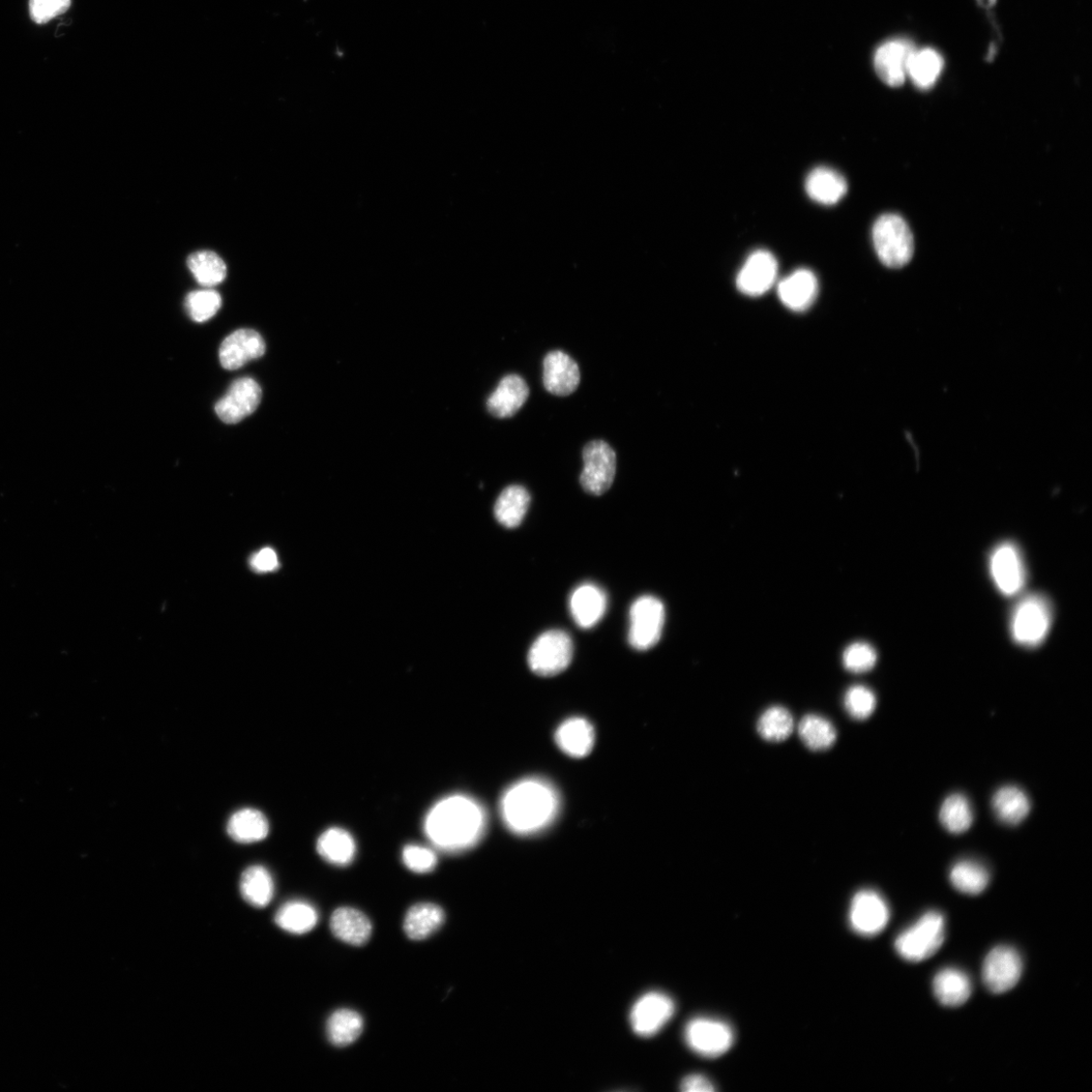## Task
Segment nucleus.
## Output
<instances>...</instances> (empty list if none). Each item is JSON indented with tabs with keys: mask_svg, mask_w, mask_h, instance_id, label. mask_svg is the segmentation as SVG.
I'll list each match as a JSON object with an SVG mask.
<instances>
[{
	"mask_svg": "<svg viewBox=\"0 0 1092 1092\" xmlns=\"http://www.w3.org/2000/svg\"><path fill=\"white\" fill-rule=\"evenodd\" d=\"M848 715L855 721L868 720L876 708V696L873 691L862 685L851 687L844 698Z\"/></svg>",
	"mask_w": 1092,
	"mask_h": 1092,
	"instance_id": "41",
	"label": "nucleus"
},
{
	"mask_svg": "<svg viewBox=\"0 0 1092 1092\" xmlns=\"http://www.w3.org/2000/svg\"><path fill=\"white\" fill-rule=\"evenodd\" d=\"M265 348L267 346L258 332L250 329L235 331L221 344V365L228 371L240 370L247 363L261 358Z\"/></svg>",
	"mask_w": 1092,
	"mask_h": 1092,
	"instance_id": "17",
	"label": "nucleus"
},
{
	"mask_svg": "<svg viewBox=\"0 0 1092 1092\" xmlns=\"http://www.w3.org/2000/svg\"><path fill=\"white\" fill-rule=\"evenodd\" d=\"M330 928L337 939L352 946H363L372 932L371 923L366 914L351 907L336 909L330 920Z\"/></svg>",
	"mask_w": 1092,
	"mask_h": 1092,
	"instance_id": "24",
	"label": "nucleus"
},
{
	"mask_svg": "<svg viewBox=\"0 0 1092 1092\" xmlns=\"http://www.w3.org/2000/svg\"><path fill=\"white\" fill-rule=\"evenodd\" d=\"M872 240L879 260L890 269L903 268L912 258L914 240L909 226L897 214H884L874 223Z\"/></svg>",
	"mask_w": 1092,
	"mask_h": 1092,
	"instance_id": "3",
	"label": "nucleus"
},
{
	"mask_svg": "<svg viewBox=\"0 0 1092 1092\" xmlns=\"http://www.w3.org/2000/svg\"><path fill=\"white\" fill-rule=\"evenodd\" d=\"M803 743L811 751H825L837 741V730L829 721L817 715L805 717L799 724Z\"/></svg>",
	"mask_w": 1092,
	"mask_h": 1092,
	"instance_id": "34",
	"label": "nucleus"
},
{
	"mask_svg": "<svg viewBox=\"0 0 1092 1092\" xmlns=\"http://www.w3.org/2000/svg\"><path fill=\"white\" fill-rule=\"evenodd\" d=\"M946 938L942 914L929 911L895 939L897 954L905 961L919 963L933 957Z\"/></svg>",
	"mask_w": 1092,
	"mask_h": 1092,
	"instance_id": "4",
	"label": "nucleus"
},
{
	"mask_svg": "<svg viewBox=\"0 0 1092 1092\" xmlns=\"http://www.w3.org/2000/svg\"><path fill=\"white\" fill-rule=\"evenodd\" d=\"M950 881L958 892L968 895L983 894L989 883V873L978 862L964 860L953 866Z\"/></svg>",
	"mask_w": 1092,
	"mask_h": 1092,
	"instance_id": "36",
	"label": "nucleus"
},
{
	"mask_svg": "<svg viewBox=\"0 0 1092 1092\" xmlns=\"http://www.w3.org/2000/svg\"><path fill=\"white\" fill-rule=\"evenodd\" d=\"M317 850L325 861L336 866H346L356 857L357 845L348 832L333 828L322 834Z\"/></svg>",
	"mask_w": 1092,
	"mask_h": 1092,
	"instance_id": "29",
	"label": "nucleus"
},
{
	"mask_svg": "<svg viewBox=\"0 0 1092 1092\" xmlns=\"http://www.w3.org/2000/svg\"><path fill=\"white\" fill-rule=\"evenodd\" d=\"M688 1047L705 1058H718L725 1054L734 1043V1032L726 1023L712 1018H696L684 1030Z\"/></svg>",
	"mask_w": 1092,
	"mask_h": 1092,
	"instance_id": "9",
	"label": "nucleus"
},
{
	"mask_svg": "<svg viewBox=\"0 0 1092 1092\" xmlns=\"http://www.w3.org/2000/svg\"><path fill=\"white\" fill-rule=\"evenodd\" d=\"M877 663L875 648L867 642H854L846 648L843 655L845 668L852 673H865Z\"/></svg>",
	"mask_w": 1092,
	"mask_h": 1092,
	"instance_id": "42",
	"label": "nucleus"
},
{
	"mask_svg": "<svg viewBox=\"0 0 1092 1092\" xmlns=\"http://www.w3.org/2000/svg\"><path fill=\"white\" fill-rule=\"evenodd\" d=\"M629 641L636 651H647L660 641L665 626L666 611L661 600L642 596L631 608Z\"/></svg>",
	"mask_w": 1092,
	"mask_h": 1092,
	"instance_id": "7",
	"label": "nucleus"
},
{
	"mask_svg": "<svg viewBox=\"0 0 1092 1092\" xmlns=\"http://www.w3.org/2000/svg\"><path fill=\"white\" fill-rule=\"evenodd\" d=\"M778 277V261L768 250H757L737 274L736 286L748 297H760L770 290Z\"/></svg>",
	"mask_w": 1092,
	"mask_h": 1092,
	"instance_id": "13",
	"label": "nucleus"
},
{
	"mask_svg": "<svg viewBox=\"0 0 1092 1092\" xmlns=\"http://www.w3.org/2000/svg\"><path fill=\"white\" fill-rule=\"evenodd\" d=\"M992 808L996 817L1005 824L1018 825L1029 813L1030 803L1026 794L1016 786L1000 788L993 796Z\"/></svg>",
	"mask_w": 1092,
	"mask_h": 1092,
	"instance_id": "28",
	"label": "nucleus"
},
{
	"mask_svg": "<svg viewBox=\"0 0 1092 1092\" xmlns=\"http://www.w3.org/2000/svg\"><path fill=\"white\" fill-rule=\"evenodd\" d=\"M681 1090L685 1092H712L716 1091L717 1088L707 1077L700 1074H692L683 1079Z\"/></svg>",
	"mask_w": 1092,
	"mask_h": 1092,
	"instance_id": "46",
	"label": "nucleus"
},
{
	"mask_svg": "<svg viewBox=\"0 0 1092 1092\" xmlns=\"http://www.w3.org/2000/svg\"><path fill=\"white\" fill-rule=\"evenodd\" d=\"M529 397V388L518 374H508L502 378L495 392L487 401V408L497 418H509L523 407Z\"/></svg>",
	"mask_w": 1092,
	"mask_h": 1092,
	"instance_id": "21",
	"label": "nucleus"
},
{
	"mask_svg": "<svg viewBox=\"0 0 1092 1092\" xmlns=\"http://www.w3.org/2000/svg\"><path fill=\"white\" fill-rule=\"evenodd\" d=\"M849 919L853 932L863 937H875L889 925L891 910L877 892L864 890L852 897Z\"/></svg>",
	"mask_w": 1092,
	"mask_h": 1092,
	"instance_id": "10",
	"label": "nucleus"
},
{
	"mask_svg": "<svg viewBox=\"0 0 1092 1092\" xmlns=\"http://www.w3.org/2000/svg\"><path fill=\"white\" fill-rule=\"evenodd\" d=\"M979 3L982 7L989 8L994 5L995 0H979Z\"/></svg>",
	"mask_w": 1092,
	"mask_h": 1092,
	"instance_id": "47",
	"label": "nucleus"
},
{
	"mask_svg": "<svg viewBox=\"0 0 1092 1092\" xmlns=\"http://www.w3.org/2000/svg\"><path fill=\"white\" fill-rule=\"evenodd\" d=\"M757 729L764 741L781 743L793 732L794 720L785 707L772 706L761 716Z\"/></svg>",
	"mask_w": 1092,
	"mask_h": 1092,
	"instance_id": "39",
	"label": "nucleus"
},
{
	"mask_svg": "<svg viewBox=\"0 0 1092 1092\" xmlns=\"http://www.w3.org/2000/svg\"><path fill=\"white\" fill-rule=\"evenodd\" d=\"M317 909L309 902L292 900L284 903L276 914V923L284 931L292 935H305L318 924Z\"/></svg>",
	"mask_w": 1092,
	"mask_h": 1092,
	"instance_id": "30",
	"label": "nucleus"
},
{
	"mask_svg": "<svg viewBox=\"0 0 1092 1092\" xmlns=\"http://www.w3.org/2000/svg\"><path fill=\"white\" fill-rule=\"evenodd\" d=\"M933 990L940 1005L958 1008L968 1001L972 993V983L967 974L955 968L939 972L933 983Z\"/></svg>",
	"mask_w": 1092,
	"mask_h": 1092,
	"instance_id": "25",
	"label": "nucleus"
},
{
	"mask_svg": "<svg viewBox=\"0 0 1092 1092\" xmlns=\"http://www.w3.org/2000/svg\"><path fill=\"white\" fill-rule=\"evenodd\" d=\"M364 1030V1019L351 1010L336 1011L328 1023V1036L331 1044L346 1047L356 1042Z\"/></svg>",
	"mask_w": 1092,
	"mask_h": 1092,
	"instance_id": "35",
	"label": "nucleus"
},
{
	"mask_svg": "<svg viewBox=\"0 0 1092 1092\" xmlns=\"http://www.w3.org/2000/svg\"><path fill=\"white\" fill-rule=\"evenodd\" d=\"M221 305L220 293L209 287L191 292L186 302L189 315L197 323H203L213 318L220 310Z\"/></svg>",
	"mask_w": 1092,
	"mask_h": 1092,
	"instance_id": "40",
	"label": "nucleus"
},
{
	"mask_svg": "<svg viewBox=\"0 0 1092 1092\" xmlns=\"http://www.w3.org/2000/svg\"><path fill=\"white\" fill-rule=\"evenodd\" d=\"M500 809L502 818L512 833L535 835L546 829L556 818L559 797L548 782L538 778L524 779L504 793Z\"/></svg>",
	"mask_w": 1092,
	"mask_h": 1092,
	"instance_id": "2",
	"label": "nucleus"
},
{
	"mask_svg": "<svg viewBox=\"0 0 1092 1092\" xmlns=\"http://www.w3.org/2000/svg\"><path fill=\"white\" fill-rule=\"evenodd\" d=\"M280 566L277 552L270 547L257 551L251 557V567L257 573H271Z\"/></svg>",
	"mask_w": 1092,
	"mask_h": 1092,
	"instance_id": "45",
	"label": "nucleus"
},
{
	"mask_svg": "<svg viewBox=\"0 0 1092 1092\" xmlns=\"http://www.w3.org/2000/svg\"><path fill=\"white\" fill-rule=\"evenodd\" d=\"M942 67V58L937 51L914 50L909 59L907 75L920 90H929L937 82Z\"/></svg>",
	"mask_w": 1092,
	"mask_h": 1092,
	"instance_id": "33",
	"label": "nucleus"
},
{
	"mask_svg": "<svg viewBox=\"0 0 1092 1092\" xmlns=\"http://www.w3.org/2000/svg\"><path fill=\"white\" fill-rule=\"evenodd\" d=\"M405 866L412 872L426 874L433 871L437 865V855L434 851L419 845L405 847L402 854Z\"/></svg>",
	"mask_w": 1092,
	"mask_h": 1092,
	"instance_id": "43",
	"label": "nucleus"
},
{
	"mask_svg": "<svg viewBox=\"0 0 1092 1092\" xmlns=\"http://www.w3.org/2000/svg\"><path fill=\"white\" fill-rule=\"evenodd\" d=\"M1022 973L1023 961L1018 951L1012 947L999 946L985 958L983 968V983L994 994L1006 993L1019 983Z\"/></svg>",
	"mask_w": 1092,
	"mask_h": 1092,
	"instance_id": "12",
	"label": "nucleus"
},
{
	"mask_svg": "<svg viewBox=\"0 0 1092 1092\" xmlns=\"http://www.w3.org/2000/svg\"><path fill=\"white\" fill-rule=\"evenodd\" d=\"M188 265L197 283L205 287L221 284L227 276L225 262L213 251L195 252L189 257Z\"/></svg>",
	"mask_w": 1092,
	"mask_h": 1092,
	"instance_id": "37",
	"label": "nucleus"
},
{
	"mask_svg": "<svg viewBox=\"0 0 1092 1092\" xmlns=\"http://www.w3.org/2000/svg\"><path fill=\"white\" fill-rule=\"evenodd\" d=\"M818 281L807 269L793 272L778 284V296L785 307L794 312H804L815 302Z\"/></svg>",
	"mask_w": 1092,
	"mask_h": 1092,
	"instance_id": "19",
	"label": "nucleus"
},
{
	"mask_svg": "<svg viewBox=\"0 0 1092 1092\" xmlns=\"http://www.w3.org/2000/svg\"><path fill=\"white\" fill-rule=\"evenodd\" d=\"M973 809L962 794H952L944 801L939 810V821L949 833L960 835L967 832L973 823Z\"/></svg>",
	"mask_w": 1092,
	"mask_h": 1092,
	"instance_id": "38",
	"label": "nucleus"
},
{
	"mask_svg": "<svg viewBox=\"0 0 1092 1092\" xmlns=\"http://www.w3.org/2000/svg\"><path fill=\"white\" fill-rule=\"evenodd\" d=\"M806 191L815 202L823 205L838 203L848 193V183L842 173L828 166H818L807 177Z\"/></svg>",
	"mask_w": 1092,
	"mask_h": 1092,
	"instance_id": "22",
	"label": "nucleus"
},
{
	"mask_svg": "<svg viewBox=\"0 0 1092 1092\" xmlns=\"http://www.w3.org/2000/svg\"><path fill=\"white\" fill-rule=\"evenodd\" d=\"M529 492L520 485H512L502 492L496 501L495 517L507 528L518 527L530 505Z\"/></svg>",
	"mask_w": 1092,
	"mask_h": 1092,
	"instance_id": "27",
	"label": "nucleus"
},
{
	"mask_svg": "<svg viewBox=\"0 0 1092 1092\" xmlns=\"http://www.w3.org/2000/svg\"><path fill=\"white\" fill-rule=\"evenodd\" d=\"M555 742L568 756L581 759L592 752L595 731L586 720L574 718L560 724L555 732Z\"/></svg>",
	"mask_w": 1092,
	"mask_h": 1092,
	"instance_id": "23",
	"label": "nucleus"
},
{
	"mask_svg": "<svg viewBox=\"0 0 1092 1092\" xmlns=\"http://www.w3.org/2000/svg\"><path fill=\"white\" fill-rule=\"evenodd\" d=\"M244 900L254 907H265L275 895L274 879L268 869L252 866L244 871L240 881Z\"/></svg>",
	"mask_w": 1092,
	"mask_h": 1092,
	"instance_id": "31",
	"label": "nucleus"
},
{
	"mask_svg": "<svg viewBox=\"0 0 1092 1092\" xmlns=\"http://www.w3.org/2000/svg\"><path fill=\"white\" fill-rule=\"evenodd\" d=\"M487 815L471 797L456 794L438 802L424 820V832L431 844L447 852H461L474 848L485 835Z\"/></svg>",
	"mask_w": 1092,
	"mask_h": 1092,
	"instance_id": "1",
	"label": "nucleus"
},
{
	"mask_svg": "<svg viewBox=\"0 0 1092 1092\" xmlns=\"http://www.w3.org/2000/svg\"><path fill=\"white\" fill-rule=\"evenodd\" d=\"M990 572L1003 595L1018 594L1026 583V569L1017 546L1012 543L999 545L990 556Z\"/></svg>",
	"mask_w": 1092,
	"mask_h": 1092,
	"instance_id": "15",
	"label": "nucleus"
},
{
	"mask_svg": "<svg viewBox=\"0 0 1092 1092\" xmlns=\"http://www.w3.org/2000/svg\"><path fill=\"white\" fill-rule=\"evenodd\" d=\"M913 51V47L906 41L884 43L874 57V67L879 78L889 86H901L905 81Z\"/></svg>",
	"mask_w": 1092,
	"mask_h": 1092,
	"instance_id": "18",
	"label": "nucleus"
},
{
	"mask_svg": "<svg viewBox=\"0 0 1092 1092\" xmlns=\"http://www.w3.org/2000/svg\"><path fill=\"white\" fill-rule=\"evenodd\" d=\"M583 460L582 488L588 494L603 495L611 488L616 476L614 450L603 440H593L584 448Z\"/></svg>",
	"mask_w": 1092,
	"mask_h": 1092,
	"instance_id": "8",
	"label": "nucleus"
},
{
	"mask_svg": "<svg viewBox=\"0 0 1092 1092\" xmlns=\"http://www.w3.org/2000/svg\"><path fill=\"white\" fill-rule=\"evenodd\" d=\"M261 397V388L254 379L243 377L235 380L227 394L217 403V415L224 423H240L256 411Z\"/></svg>",
	"mask_w": 1092,
	"mask_h": 1092,
	"instance_id": "14",
	"label": "nucleus"
},
{
	"mask_svg": "<svg viewBox=\"0 0 1092 1092\" xmlns=\"http://www.w3.org/2000/svg\"><path fill=\"white\" fill-rule=\"evenodd\" d=\"M445 911L433 903L412 906L404 921V930L411 939L422 940L436 933L445 923Z\"/></svg>",
	"mask_w": 1092,
	"mask_h": 1092,
	"instance_id": "26",
	"label": "nucleus"
},
{
	"mask_svg": "<svg viewBox=\"0 0 1092 1092\" xmlns=\"http://www.w3.org/2000/svg\"><path fill=\"white\" fill-rule=\"evenodd\" d=\"M607 596L594 584L578 587L570 598V610L578 627L584 630L595 627L605 615Z\"/></svg>",
	"mask_w": 1092,
	"mask_h": 1092,
	"instance_id": "20",
	"label": "nucleus"
},
{
	"mask_svg": "<svg viewBox=\"0 0 1092 1092\" xmlns=\"http://www.w3.org/2000/svg\"><path fill=\"white\" fill-rule=\"evenodd\" d=\"M71 6V0H29V16L38 24H44L53 19L66 14Z\"/></svg>",
	"mask_w": 1092,
	"mask_h": 1092,
	"instance_id": "44",
	"label": "nucleus"
},
{
	"mask_svg": "<svg viewBox=\"0 0 1092 1092\" xmlns=\"http://www.w3.org/2000/svg\"><path fill=\"white\" fill-rule=\"evenodd\" d=\"M580 381V368L569 354L560 350L546 354L544 361V386L548 393L558 397L570 396L578 389Z\"/></svg>",
	"mask_w": 1092,
	"mask_h": 1092,
	"instance_id": "16",
	"label": "nucleus"
},
{
	"mask_svg": "<svg viewBox=\"0 0 1092 1092\" xmlns=\"http://www.w3.org/2000/svg\"><path fill=\"white\" fill-rule=\"evenodd\" d=\"M1052 624L1050 602L1041 595H1029L1016 607L1012 617L1014 639L1026 646H1036L1047 636Z\"/></svg>",
	"mask_w": 1092,
	"mask_h": 1092,
	"instance_id": "6",
	"label": "nucleus"
},
{
	"mask_svg": "<svg viewBox=\"0 0 1092 1092\" xmlns=\"http://www.w3.org/2000/svg\"><path fill=\"white\" fill-rule=\"evenodd\" d=\"M573 655L571 636L563 631H548L531 645L527 660L530 670L535 674L552 677L570 666Z\"/></svg>",
	"mask_w": 1092,
	"mask_h": 1092,
	"instance_id": "5",
	"label": "nucleus"
},
{
	"mask_svg": "<svg viewBox=\"0 0 1092 1092\" xmlns=\"http://www.w3.org/2000/svg\"><path fill=\"white\" fill-rule=\"evenodd\" d=\"M270 825L267 817L255 809L236 812L228 822V834L236 842L254 843L268 837Z\"/></svg>",
	"mask_w": 1092,
	"mask_h": 1092,
	"instance_id": "32",
	"label": "nucleus"
},
{
	"mask_svg": "<svg viewBox=\"0 0 1092 1092\" xmlns=\"http://www.w3.org/2000/svg\"><path fill=\"white\" fill-rule=\"evenodd\" d=\"M675 1010L670 996L658 991L648 992L638 998L632 1009V1027L638 1036H655L671 1021Z\"/></svg>",
	"mask_w": 1092,
	"mask_h": 1092,
	"instance_id": "11",
	"label": "nucleus"
}]
</instances>
